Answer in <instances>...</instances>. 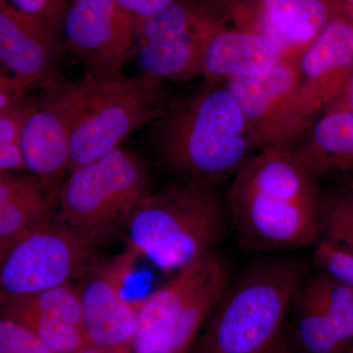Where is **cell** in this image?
<instances>
[{
    "label": "cell",
    "instance_id": "1",
    "mask_svg": "<svg viewBox=\"0 0 353 353\" xmlns=\"http://www.w3.org/2000/svg\"><path fill=\"white\" fill-rule=\"evenodd\" d=\"M321 197L292 148H271L253 153L233 176L225 205L243 248L277 252L317 243Z\"/></svg>",
    "mask_w": 353,
    "mask_h": 353
},
{
    "label": "cell",
    "instance_id": "2",
    "mask_svg": "<svg viewBox=\"0 0 353 353\" xmlns=\"http://www.w3.org/2000/svg\"><path fill=\"white\" fill-rule=\"evenodd\" d=\"M155 148L181 180L216 185L256 152L240 105L226 85H206L171 101L154 123Z\"/></svg>",
    "mask_w": 353,
    "mask_h": 353
},
{
    "label": "cell",
    "instance_id": "3",
    "mask_svg": "<svg viewBox=\"0 0 353 353\" xmlns=\"http://www.w3.org/2000/svg\"><path fill=\"white\" fill-rule=\"evenodd\" d=\"M296 257L266 259L229 287L190 353H271L285 336L288 316L307 277Z\"/></svg>",
    "mask_w": 353,
    "mask_h": 353
},
{
    "label": "cell",
    "instance_id": "4",
    "mask_svg": "<svg viewBox=\"0 0 353 353\" xmlns=\"http://www.w3.org/2000/svg\"><path fill=\"white\" fill-rule=\"evenodd\" d=\"M229 222L216 185L180 180L150 192L124 227L139 256L178 272L214 250Z\"/></svg>",
    "mask_w": 353,
    "mask_h": 353
},
{
    "label": "cell",
    "instance_id": "5",
    "mask_svg": "<svg viewBox=\"0 0 353 353\" xmlns=\"http://www.w3.org/2000/svg\"><path fill=\"white\" fill-rule=\"evenodd\" d=\"M231 281L228 260L215 250L181 269L143 297L132 353H190Z\"/></svg>",
    "mask_w": 353,
    "mask_h": 353
},
{
    "label": "cell",
    "instance_id": "6",
    "mask_svg": "<svg viewBox=\"0 0 353 353\" xmlns=\"http://www.w3.org/2000/svg\"><path fill=\"white\" fill-rule=\"evenodd\" d=\"M171 99L164 83L141 76L76 81V113L68 171L120 148L137 130L163 114Z\"/></svg>",
    "mask_w": 353,
    "mask_h": 353
},
{
    "label": "cell",
    "instance_id": "7",
    "mask_svg": "<svg viewBox=\"0 0 353 353\" xmlns=\"http://www.w3.org/2000/svg\"><path fill=\"white\" fill-rule=\"evenodd\" d=\"M150 192L145 164L136 152L120 146L70 171L58 192L57 217L99 245L125 226Z\"/></svg>",
    "mask_w": 353,
    "mask_h": 353
},
{
    "label": "cell",
    "instance_id": "8",
    "mask_svg": "<svg viewBox=\"0 0 353 353\" xmlns=\"http://www.w3.org/2000/svg\"><path fill=\"white\" fill-rule=\"evenodd\" d=\"M97 246L53 215L0 239V301L85 278L101 261Z\"/></svg>",
    "mask_w": 353,
    "mask_h": 353
},
{
    "label": "cell",
    "instance_id": "9",
    "mask_svg": "<svg viewBox=\"0 0 353 353\" xmlns=\"http://www.w3.org/2000/svg\"><path fill=\"white\" fill-rule=\"evenodd\" d=\"M296 61L285 59L260 78L224 83L240 105L256 152L292 148L314 123L301 99Z\"/></svg>",
    "mask_w": 353,
    "mask_h": 353
},
{
    "label": "cell",
    "instance_id": "10",
    "mask_svg": "<svg viewBox=\"0 0 353 353\" xmlns=\"http://www.w3.org/2000/svg\"><path fill=\"white\" fill-rule=\"evenodd\" d=\"M62 27L67 48L95 78L122 75L136 51L134 17L117 0H71Z\"/></svg>",
    "mask_w": 353,
    "mask_h": 353
},
{
    "label": "cell",
    "instance_id": "11",
    "mask_svg": "<svg viewBox=\"0 0 353 353\" xmlns=\"http://www.w3.org/2000/svg\"><path fill=\"white\" fill-rule=\"evenodd\" d=\"M138 257L128 248L112 259L99 261L82 279L79 290L83 329L90 347L106 352L131 347L143 299H126L122 290Z\"/></svg>",
    "mask_w": 353,
    "mask_h": 353
},
{
    "label": "cell",
    "instance_id": "12",
    "mask_svg": "<svg viewBox=\"0 0 353 353\" xmlns=\"http://www.w3.org/2000/svg\"><path fill=\"white\" fill-rule=\"evenodd\" d=\"M18 134L24 170L55 180L68 170L76 113V82L55 75L43 85Z\"/></svg>",
    "mask_w": 353,
    "mask_h": 353
},
{
    "label": "cell",
    "instance_id": "13",
    "mask_svg": "<svg viewBox=\"0 0 353 353\" xmlns=\"http://www.w3.org/2000/svg\"><path fill=\"white\" fill-rule=\"evenodd\" d=\"M301 94L316 120L334 103L353 70V23L345 10L336 14L296 61Z\"/></svg>",
    "mask_w": 353,
    "mask_h": 353
},
{
    "label": "cell",
    "instance_id": "14",
    "mask_svg": "<svg viewBox=\"0 0 353 353\" xmlns=\"http://www.w3.org/2000/svg\"><path fill=\"white\" fill-rule=\"evenodd\" d=\"M61 54L57 30L0 0V64L25 88L55 76Z\"/></svg>",
    "mask_w": 353,
    "mask_h": 353
},
{
    "label": "cell",
    "instance_id": "15",
    "mask_svg": "<svg viewBox=\"0 0 353 353\" xmlns=\"http://www.w3.org/2000/svg\"><path fill=\"white\" fill-rule=\"evenodd\" d=\"M285 59L277 44L261 32L220 29L204 48L201 76L206 83L256 79L268 74Z\"/></svg>",
    "mask_w": 353,
    "mask_h": 353
},
{
    "label": "cell",
    "instance_id": "16",
    "mask_svg": "<svg viewBox=\"0 0 353 353\" xmlns=\"http://www.w3.org/2000/svg\"><path fill=\"white\" fill-rule=\"evenodd\" d=\"M343 9L341 0H262L256 31L277 44L285 59L297 60Z\"/></svg>",
    "mask_w": 353,
    "mask_h": 353
},
{
    "label": "cell",
    "instance_id": "17",
    "mask_svg": "<svg viewBox=\"0 0 353 353\" xmlns=\"http://www.w3.org/2000/svg\"><path fill=\"white\" fill-rule=\"evenodd\" d=\"M292 150L316 181L353 175V112L321 114Z\"/></svg>",
    "mask_w": 353,
    "mask_h": 353
},
{
    "label": "cell",
    "instance_id": "18",
    "mask_svg": "<svg viewBox=\"0 0 353 353\" xmlns=\"http://www.w3.org/2000/svg\"><path fill=\"white\" fill-rule=\"evenodd\" d=\"M220 29L222 28L216 23L185 38L139 44L134 54L141 76L161 83L201 76L204 48L210 37Z\"/></svg>",
    "mask_w": 353,
    "mask_h": 353
},
{
    "label": "cell",
    "instance_id": "19",
    "mask_svg": "<svg viewBox=\"0 0 353 353\" xmlns=\"http://www.w3.org/2000/svg\"><path fill=\"white\" fill-rule=\"evenodd\" d=\"M52 201L39 183L0 173V239L51 217Z\"/></svg>",
    "mask_w": 353,
    "mask_h": 353
},
{
    "label": "cell",
    "instance_id": "20",
    "mask_svg": "<svg viewBox=\"0 0 353 353\" xmlns=\"http://www.w3.org/2000/svg\"><path fill=\"white\" fill-rule=\"evenodd\" d=\"M216 22L190 0H176L145 17L134 19L137 46L185 38Z\"/></svg>",
    "mask_w": 353,
    "mask_h": 353
},
{
    "label": "cell",
    "instance_id": "21",
    "mask_svg": "<svg viewBox=\"0 0 353 353\" xmlns=\"http://www.w3.org/2000/svg\"><path fill=\"white\" fill-rule=\"evenodd\" d=\"M294 341L301 353H345L341 341L326 313L301 287L294 299Z\"/></svg>",
    "mask_w": 353,
    "mask_h": 353
},
{
    "label": "cell",
    "instance_id": "22",
    "mask_svg": "<svg viewBox=\"0 0 353 353\" xmlns=\"http://www.w3.org/2000/svg\"><path fill=\"white\" fill-rule=\"evenodd\" d=\"M301 288L328 316L347 352L353 336L352 285L320 270L312 276H307Z\"/></svg>",
    "mask_w": 353,
    "mask_h": 353
},
{
    "label": "cell",
    "instance_id": "23",
    "mask_svg": "<svg viewBox=\"0 0 353 353\" xmlns=\"http://www.w3.org/2000/svg\"><path fill=\"white\" fill-rule=\"evenodd\" d=\"M0 308L20 309L51 319L68 323L83 330V313L79 287L60 285L29 296L0 301Z\"/></svg>",
    "mask_w": 353,
    "mask_h": 353
},
{
    "label": "cell",
    "instance_id": "24",
    "mask_svg": "<svg viewBox=\"0 0 353 353\" xmlns=\"http://www.w3.org/2000/svg\"><path fill=\"white\" fill-rule=\"evenodd\" d=\"M0 314L19 322L57 353H79L88 347L82 329L20 309L0 308Z\"/></svg>",
    "mask_w": 353,
    "mask_h": 353
},
{
    "label": "cell",
    "instance_id": "25",
    "mask_svg": "<svg viewBox=\"0 0 353 353\" xmlns=\"http://www.w3.org/2000/svg\"><path fill=\"white\" fill-rule=\"evenodd\" d=\"M321 236L353 255V185L322 194Z\"/></svg>",
    "mask_w": 353,
    "mask_h": 353
},
{
    "label": "cell",
    "instance_id": "26",
    "mask_svg": "<svg viewBox=\"0 0 353 353\" xmlns=\"http://www.w3.org/2000/svg\"><path fill=\"white\" fill-rule=\"evenodd\" d=\"M0 353H57L19 322L0 314Z\"/></svg>",
    "mask_w": 353,
    "mask_h": 353
},
{
    "label": "cell",
    "instance_id": "27",
    "mask_svg": "<svg viewBox=\"0 0 353 353\" xmlns=\"http://www.w3.org/2000/svg\"><path fill=\"white\" fill-rule=\"evenodd\" d=\"M314 262L320 270L327 272L353 288V255L341 246L325 240L318 241Z\"/></svg>",
    "mask_w": 353,
    "mask_h": 353
},
{
    "label": "cell",
    "instance_id": "28",
    "mask_svg": "<svg viewBox=\"0 0 353 353\" xmlns=\"http://www.w3.org/2000/svg\"><path fill=\"white\" fill-rule=\"evenodd\" d=\"M13 8L57 30L62 25L67 4L65 0H6Z\"/></svg>",
    "mask_w": 353,
    "mask_h": 353
},
{
    "label": "cell",
    "instance_id": "29",
    "mask_svg": "<svg viewBox=\"0 0 353 353\" xmlns=\"http://www.w3.org/2000/svg\"><path fill=\"white\" fill-rule=\"evenodd\" d=\"M34 104L21 101L12 108L0 111V143L18 139V134Z\"/></svg>",
    "mask_w": 353,
    "mask_h": 353
},
{
    "label": "cell",
    "instance_id": "30",
    "mask_svg": "<svg viewBox=\"0 0 353 353\" xmlns=\"http://www.w3.org/2000/svg\"><path fill=\"white\" fill-rule=\"evenodd\" d=\"M121 6L131 14L134 19L145 17L176 0H117Z\"/></svg>",
    "mask_w": 353,
    "mask_h": 353
},
{
    "label": "cell",
    "instance_id": "31",
    "mask_svg": "<svg viewBox=\"0 0 353 353\" xmlns=\"http://www.w3.org/2000/svg\"><path fill=\"white\" fill-rule=\"evenodd\" d=\"M26 88L13 79L10 82L0 85V111L12 108L22 101Z\"/></svg>",
    "mask_w": 353,
    "mask_h": 353
},
{
    "label": "cell",
    "instance_id": "32",
    "mask_svg": "<svg viewBox=\"0 0 353 353\" xmlns=\"http://www.w3.org/2000/svg\"><path fill=\"white\" fill-rule=\"evenodd\" d=\"M333 110H347L353 112V70L345 90L325 112Z\"/></svg>",
    "mask_w": 353,
    "mask_h": 353
},
{
    "label": "cell",
    "instance_id": "33",
    "mask_svg": "<svg viewBox=\"0 0 353 353\" xmlns=\"http://www.w3.org/2000/svg\"><path fill=\"white\" fill-rule=\"evenodd\" d=\"M271 353H301L294 345V341H290V338L285 336L283 340L279 343L277 347L274 348Z\"/></svg>",
    "mask_w": 353,
    "mask_h": 353
},
{
    "label": "cell",
    "instance_id": "34",
    "mask_svg": "<svg viewBox=\"0 0 353 353\" xmlns=\"http://www.w3.org/2000/svg\"><path fill=\"white\" fill-rule=\"evenodd\" d=\"M13 79L14 78L12 76L8 75V74H6L4 72L0 71V85H3V83L10 82V81H12Z\"/></svg>",
    "mask_w": 353,
    "mask_h": 353
},
{
    "label": "cell",
    "instance_id": "35",
    "mask_svg": "<svg viewBox=\"0 0 353 353\" xmlns=\"http://www.w3.org/2000/svg\"><path fill=\"white\" fill-rule=\"evenodd\" d=\"M79 353H106V352H104V350H99V348L90 347V345H88V347H85V350H83L82 352Z\"/></svg>",
    "mask_w": 353,
    "mask_h": 353
},
{
    "label": "cell",
    "instance_id": "36",
    "mask_svg": "<svg viewBox=\"0 0 353 353\" xmlns=\"http://www.w3.org/2000/svg\"><path fill=\"white\" fill-rule=\"evenodd\" d=\"M106 353H132L131 347L118 348V350H111Z\"/></svg>",
    "mask_w": 353,
    "mask_h": 353
},
{
    "label": "cell",
    "instance_id": "37",
    "mask_svg": "<svg viewBox=\"0 0 353 353\" xmlns=\"http://www.w3.org/2000/svg\"><path fill=\"white\" fill-rule=\"evenodd\" d=\"M347 353H353V336H352V340L350 341V347H348Z\"/></svg>",
    "mask_w": 353,
    "mask_h": 353
}]
</instances>
